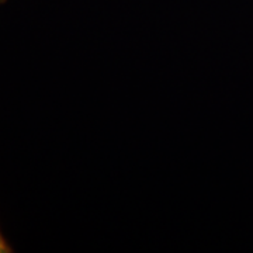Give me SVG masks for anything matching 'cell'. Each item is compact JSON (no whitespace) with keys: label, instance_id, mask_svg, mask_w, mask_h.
Listing matches in <instances>:
<instances>
[{"label":"cell","instance_id":"6da1fadb","mask_svg":"<svg viewBox=\"0 0 253 253\" xmlns=\"http://www.w3.org/2000/svg\"><path fill=\"white\" fill-rule=\"evenodd\" d=\"M13 252V248L10 246V244L4 239L3 234L0 232V253H11Z\"/></svg>","mask_w":253,"mask_h":253},{"label":"cell","instance_id":"7a4b0ae2","mask_svg":"<svg viewBox=\"0 0 253 253\" xmlns=\"http://www.w3.org/2000/svg\"><path fill=\"white\" fill-rule=\"evenodd\" d=\"M4 1H6V0H0V4H3Z\"/></svg>","mask_w":253,"mask_h":253}]
</instances>
